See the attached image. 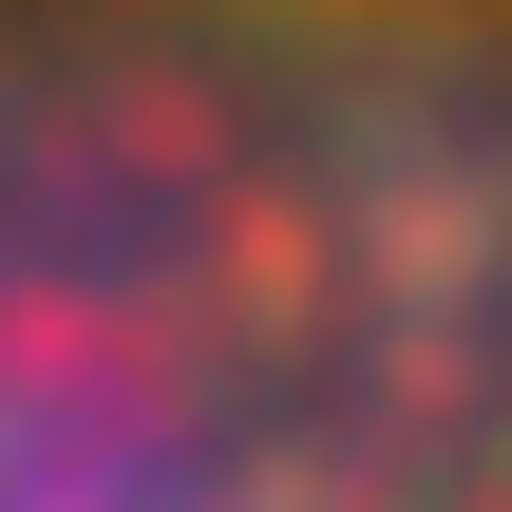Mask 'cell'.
<instances>
[{
	"mask_svg": "<svg viewBox=\"0 0 512 512\" xmlns=\"http://www.w3.org/2000/svg\"><path fill=\"white\" fill-rule=\"evenodd\" d=\"M0 512H494V0H0Z\"/></svg>",
	"mask_w": 512,
	"mask_h": 512,
	"instance_id": "6da1fadb",
	"label": "cell"
}]
</instances>
